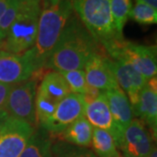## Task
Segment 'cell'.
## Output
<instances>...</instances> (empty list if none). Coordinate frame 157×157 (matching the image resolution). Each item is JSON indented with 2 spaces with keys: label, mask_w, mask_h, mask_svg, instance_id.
<instances>
[{
  "label": "cell",
  "mask_w": 157,
  "mask_h": 157,
  "mask_svg": "<svg viewBox=\"0 0 157 157\" xmlns=\"http://www.w3.org/2000/svg\"><path fill=\"white\" fill-rule=\"evenodd\" d=\"M10 1L11 0H0V18L7 9V7L10 4Z\"/></svg>",
  "instance_id": "obj_27"
},
{
  "label": "cell",
  "mask_w": 157,
  "mask_h": 157,
  "mask_svg": "<svg viewBox=\"0 0 157 157\" xmlns=\"http://www.w3.org/2000/svg\"><path fill=\"white\" fill-rule=\"evenodd\" d=\"M73 9L95 41L103 47L123 39L113 19L110 0H71Z\"/></svg>",
  "instance_id": "obj_4"
},
{
  "label": "cell",
  "mask_w": 157,
  "mask_h": 157,
  "mask_svg": "<svg viewBox=\"0 0 157 157\" xmlns=\"http://www.w3.org/2000/svg\"><path fill=\"white\" fill-rule=\"evenodd\" d=\"M38 72L33 48L21 54L0 50V83L18 84L32 78Z\"/></svg>",
  "instance_id": "obj_8"
},
{
  "label": "cell",
  "mask_w": 157,
  "mask_h": 157,
  "mask_svg": "<svg viewBox=\"0 0 157 157\" xmlns=\"http://www.w3.org/2000/svg\"><path fill=\"white\" fill-rule=\"evenodd\" d=\"M91 146L98 157H118L121 154L112 135L103 129L94 128Z\"/></svg>",
  "instance_id": "obj_19"
},
{
  "label": "cell",
  "mask_w": 157,
  "mask_h": 157,
  "mask_svg": "<svg viewBox=\"0 0 157 157\" xmlns=\"http://www.w3.org/2000/svg\"><path fill=\"white\" fill-rule=\"evenodd\" d=\"M34 132L26 121L9 116L0 127V157H19Z\"/></svg>",
  "instance_id": "obj_9"
},
{
  "label": "cell",
  "mask_w": 157,
  "mask_h": 157,
  "mask_svg": "<svg viewBox=\"0 0 157 157\" xmlns=\"http://www.w3.org/2000/svg\"><path fill=\"white\" fill-rule=\"evenodd\" d=\"M39 76L12 86L5 110L9 116L26 121L33 128L38 127L36 114V94Z\"/></svg>",
  "instance_id": "obj_7"
},
{
  "label": "cell",
  "mask_w": 157,
  "mask_h": 157,
  "mask_svg": "<svg viewBox=\"0 0 157 157\" xmlns=\"http://www.w3.org/2000/svg\"><path fill=\"white\" fill-rule=\"evenodd\" d=\"M52 141L45 129L35 130L19 157H52Z\"/></svg>",
  "instance_id": "obj_18"
},
{
  "label": "cell",
  "mask_w": 157,
  "mask_h": 157,
  "mask_svg": "<svg viewBox=\"0 0 157 157\" xmlns=\"http://www.w3.org/2000/svg\"><path fill=\"white\" fill-rule=\"evenodd\" d=\"M105 94L107 97V104L112 114L113 122L118 130L119 137L115 142L117 147L119 141L121 139L124 130L128 127L129 124L133 121L134 113L128 96L120 86L106 91Z\"/></svg>",
  "instance_id": "obj_14"
},
{
  "label": "cell",
  "mask_w": 157,
  "mask_h": 157,
  "mask_svg": "<svg viewBox=\"0 0 157 157\" xmlns=\"http://www.w3.org/2000/svg\"><path fill=\"white\" fill-rule=\"evenodd\" d=\"M13 85L4 84L0 83V110L6 108V102L9 97L11 87Z\"/></svg>",
  "instance_id": "obj_26"
},
{
  "label": "cell",
  "mask_w": 157,
  "mask_h": 157,
  "mask_svg": "<svg viewBox=\"0 0 157 157\" xmlns=\"http://www.w3.org/2000/svg\"><path fill=\"white\" fill-rule=\"evenodd\" d=\"M133 113L148 127L152 138L156 139L157 134V89L146 86L140 91L137 103L132 107Z\"/></svg>",
  "instance_id": "obj_16"
},
{
  "label": "cell",
  "mask_w": 157,
  "mask_h": 157,
  "mask_svg": "<svg viewBox=\"0 0 157 157\" xmlns=\"http://www.w3.org/2000/svg\"><path fill=\"white\" fill-rule=\"evenodd\" d=\"M84 73L86 84L102 92L119 86L107 65L105 52H96L90 57L85 65Z\"/></svg>",
  "instance_id": "obj_13"
},
{
  "label": "cell",
  "mask_w": 157,
  "mask_h": 157,
  "mask_svg": "<svg viewBox=\"0 0 157 157\" xmlns=\"http://www.w3.org/2000/svg\"><path fill=\"white\" fill-rule=\"evenodd\" d=\"M23 0H11L7 9L0 18V32L6 35L11 23L14 21L19 11Z\"/></svg>",
  "instance_id": "obj_24"
},
{
  "label": "cell",
  "mask_w": 157,
  "mask_h": 157,
  "mask_svg": "<svg viewBox=\"0 0 157 157\" xmlns=\"http://www.w3.org/2000/svg\"><path fill=\"white\" fill-rule=\"evenodd\" d=\"M153 138L140 119H133L124 130L117 148L121 154L133 157H147L153 148Z\"/></svg>",
  "instance_id": "obj_11"
},
{
  "label": "cell",
  "mask_w": 157,
  "mask_h": 157,
  "mask_svg": "<svg viewBox=\"0 0 157 157\" xmlns=\"http://www.w3.org/2000/svg\"><path fill=\"white\" fill-rule=\"evenodd\" d=\"M118 157H133V156H129V155H123V154H120V155Z\"/></svg>",
  "instance_id": "obj_32"
},
{
  "label": "cell",
  "mask_w": 157,
  "mask_h": 157,
  "mask_svg": "<svg viewBox=\"0 0 157 157\" xmlns=\"http://www.w3.org/2000/svg\"><path fill=\"white\" fill-rule=\"evenodd\" d=\"M73 11L71 0H41L37 38L33 47L39 72L45 69Z\"/></svg>",
  "instance_id": "obj_2"
},
{
  "label": "cell",
  "mask_w": 157,
  "mask_h": 157,
  "mask_svg": "<svg viewBox=\"0 0 157 157\" xmlns=\"http://www.w3.org/2000/svg\"><path fill=\"white\" fill-rule=\"evenodd\" d=\"M5 37H6V35L4 33H2L1 32H0V45H1V43H2V41L4 40L5 39Z\"/></svg>",
  "instance_id": "obj_31"
},
{
  "label": "cell",
  "mask_w": 157,
  "mask_h": 157,
  "mask_svg": "<svg viewBox=\"0 0 157 157\" xmlns=\"http://www.w3.org/2000/svg\"><path fill=\"white\" fill-rule=\"evenodd\" d=\"M8 117H9V115H8V113H6L5 109L0 110V127L2 126V124L6 121V120Z\"/></svg>",
  "instance_id": "obj_28"
},
{
  "label": "cell",
  "mask_w": 157,
  "mask_h": 157,
  "mask_svg": "<svg viewBox=\"0 0 157 157\" xmlns=\"http://www.w3.org/2000/svg\"><path fill=\"white\" fill-rule=\"evenodd\" d=\"M147 157H157L156 147H153V148L151 149V151H150V153H149V155H148V156Z\"/></svg>",
  "instance_id": "obj_30"
},
{
  "label": "cell",
  "mask_w": 157,
  "mask_h": 157,
  "mask_svg": "<svg viewBox=\"0 0 157 157\" xmlns=\"http://www.w3.org/2000/svg\"><path fill=\"white\" fill-rule=\"evenodd\" d=\"M71 93L62 74L49 71L43 76L36 94V114L40 127L52 116L59 102Z\"/></svg>",
  "instance_id": "obj_6"
},
{
  "label": "cell",
  "mask_w": 157,
  "mask_h": 157,
  "mask_svg": "<svg viewBox=\"0 0 157 157\" xmlns=\"http://www.w3.org/2000/svg\"><path fill=\"white\" fill-rule=\"evenodd\" d=\"M85 117L94 128L107 131L116 142L119 137L118 130L109 110L105 92L95 101L86 105Z\"/></svg>",
  "instance_id": "obj_15"
},
{
  "label": "cell",
  "mask_w": 157,
  "mask_h": 157,
  "mask_svg": "<svg viewBox=\"0 0 157 157\" xmlns=\"http://www.w3.org/2000/svg\"><path fill=\"white\" fill-rule=\"evenodd\" d=\"M93 130L94 127L83 116L76 120L54 138L75 146L89 147L92 143Z\"/></svg>",
  "instance_id": "obj_17"
},
{
  "label": "cell",
  "mask_w": 157,
  "mask_h": 157,
  "mask_svg": "<svg viewBox=\"0 0 157 157\" xmlns=\"http://www.w3.org/2000/svg\"><path fill=\"white\" fill-rule=\"evenodd\" d=\"M52 157H98L88 147H78L58 140L52 147Z\"/></svg>",
  "instance_id": "obj_21"
},
{
  "label": "cell",
  "mask_w": 157,
  "mask_h": 157,
  "mask_svg": "<svg viewBox=\"0 0 157 157\" xmlns=\"http://www.w3.org/2000/svg\"><path fill=\"white\" fill-rule=\"evenodd\" d=\"M107 63L119 86L124 93H127L133 107L137 103L140 91L146 86L147 80L127 62L114 60L107 55Z\"/></svg>",
  "instance_id": "obj_12"
},
{
  "label": "cell",
  "mask_w": 157,
  "mask_h": 157,
  "mask_svg": "<svg viewBox=\"0 0 157 157\" xmlns=\"http://www.w3.org/2000/svg\"><path fill=\"white\" fill-rule=\"evenodd\" d=\"M40 12L41 0H23L0 45V50L21 54L32 49L37 38Z\"/></svg>",
  "instance_id": "obj_3"
},
{
  "label": "cell",
  "mask_w": 157,
  "mask_h": 157,
  "mask_svg": "<svg viewBox=\"0 0 157 157\" xmlns=\"http://www.w3.org/2000/svg\"><path fill=\"white\" fill-rule=\"evenodd\" d=\"M105 52L77 15L69 17L45 68L55 72L83 70L94 53Z\"/></svg>",
  "instance_id": "obj_1"
},
{
  "label": "cell",
  "mask_w": 157,
  "mask_h": 157,
  "mask_svg": "<svg viewBox=\"0 0 157 157\" xmlns=\"http://www.w3.org/2000/svg\"><path fill=\"white\" fill-rule=\"evenodd\" d=\"M103 93H104V92L99 90L98 88H95V87H94V86H91L86 85V89H85L84 93H83V94H82V97H83V99H84L86 105V104H89V103L93 102L94 101H95L96 99L99 98Z\"/></svg>",
  "instance_id": "obj_25"
},
{
  "label": "cell",
  "mask_w": 157,
  "mask_h": 157,
  "mask_svg": "<svg viewBox=\"0 0 157 157\" xmlns=\"http://www.w3.org/2000/svg\"><path fill=\"white\" fill-rule=\"evenodd\" d=\"M131 0H110V8L114 26L119 35L123 36V29L132 10Z\"/></svg>",
  "instance_id": "obj_20"
},
{
  "label": "cell",
  "mask_w": 157,
  "mask_h": 157,
  "mask_svg": "<svg viewBox=\"0 0 157 157\" xmlns=\"http://www.w3.org/2000/svg\"><path fill=\"white\" fill-rule=\"evenodd\" d=\"M129 17L140 25H154L157 22V11L145 3L136 0L135 6L132 7L130 11Z\"/></svg>",
  "instance_id": "obj_22"
},
{
  "label": "cell",
  "mask_w": 157,
  "mask_h": 157,
  "mask_svg": "<svg viewBox=\"0 0 157 157\" xmlns=\"http://www.w3.org/2000/svg\"><path fill=\"white\" fill-rule=\"evenodd\" d=\"M139 1H141V2L153 7L154 9L157 10V0H139Z\"/></svg>",
  "instance_id": "obj_29"
},
{
  "label": "cell",
  "mask_w": 157,
  "mask_h": 157,
  "mask_svg": "<svg viewBox=\"0 0 157 157\" xmlns=\"http://www.w3.org/2000/svg\"><path fill=\"white\" fill-rule=\"evenodd\" d=\"M104 51L110 59L128 63L147 80L156 76L155 45H138L122 39L105 46Z\"/></svg>",
  "instance_id": "obj_5"
},
{
  "label": "cell",
  "mask_w": 157,
  "mask_h": 157,
  "mask_svg": "<svg viewBox=\"0 0 157 157\" xmlns=\"http://www.w3.org/2000/svg\"><path fill=\"white\" fill-rule=\"evenodd\" d=\"M60 73L66 79L72 94H81V95L83 94L86 86L87 85L85 78L84 69L61 72Z\"/></svg>",
  "instance_id": "obj_23"
},
{
  "label": "cell",
  "mask_w": 157,
  "mask_h": 157,
  "mask_svg": "<svg viewBox=\"0 0 157 157\" xmlns=\"http://www.w3.org/2000/svg\"><path fill=\"white\" fill-rule=\"evenodd\" d=\"M85 109L86 103L82 95L70 94L59 102L52 116L41 128L51 136L55 137L78 118L85 116Z\"/></svg>",
  "instance_id": "obj_10"
}]
</instances>
